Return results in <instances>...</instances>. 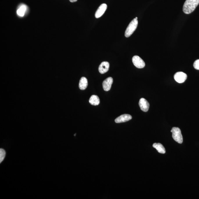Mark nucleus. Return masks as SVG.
<instances>
[{"label":"nucleus","instance_id":"f257e3e1","mask_svg":"<svg viewBox=\"0 0 199 199\" xmlns=\"http://www.w3.org/2000/svg\"><path fill=\"white\" fill-rule=\"evenodd\" d=\"M199 4V0H186L183 6V11L189 14L195 10Z\"/></svg>","mask_w":199,"mask_h":199},{"label":"nucleus","instance_id":"f03ea898","mask_svg":"<svg viewBox=\"0 0 199 199\" xmlns=\"http://www.w3.org/2000/svg\"><path fill=\"white\" fill-rule=\"evenodd\" d=\"M138 25V21L137 19H133L129 24L126 30L125 35L126 37H129L136 29Z\"/></svg>","mask_w":199,"mask_h":199},{"label":"nucleus","instance_id":"7ed1b4c3","mask_svg":"<svg viewBox=\"0 0 199 199\" xmlns=\"http://www.w3.org/2000/svg\"><path fill=\"white\" fill-rule=\"evenodd\" d=\"M171 132L172 133L173 139L179 144L183 142V138L180 129L178 127H173Z\"/></svg>","mask_w":199,"mask_h":199},{"label":"nucleus","instance_id":"20e7f679","mask_svg":"<svg viewBox=\"0 0 199 199\" xmlns=\"http://www.w3.org/2000/svg\"><path fill=\"white\" fill-rule=\"evenodd\" d=\"M133 64L137 68L139 69L144 68L145 64L144 61L138 56L135 55L132 59Z\"/></svg>","mask_w":199,"mask_h":199},{"label":"nucleus","instance_id":"39448f33","mask_svg":"<svg viewBox=\"0 0 199 199\" xmlns=\"http://www.w3.org/2000/svg\"><path fill=\"white\" fill-rule=\"evenodd\" d=\"M174 78L177 82L182 83L186 80L187 78V75L183 72H178L174 75Z\"/></svg>","mask_w":199,"mask_h":199},{"label":"nucleus","instance_id":"423d86ee","mask_svg":"<svg viewBox=\"0 0 199 199\" xmlns=\"http://www.w3.org/2000/svg\"><path fill=\"white\" fill-rule=\"evenodd\" d=\"M139 104V106L141 110L143 112H147L149 110L150 105H149V103L144 98H141Z\"/></svg>","mask_w":199,"mask_h":199},{"label":"nucleus","instance_id":"0eeeda50","mask_svg":"<svg viewBox=\"0 0 199 199\" xmlns=\"http://www.w3.org/2000/svg\"><path fill=\"white\" fill-rule=\"evenodd\" d=\"M107 5L106 4L103 3L99 7L98 9H97L96 12L95 16L96 18H99L101 17L105 13L107 9Z\"/></svg>","mask_w":199,"mask_h":199},{"label":"nucleus","instance_id":"6e6552de","mask_svg":"<svg viewBox=\"0 0 199 199\" xmlns=\"http://www.w3.org/2000/svg\"><path fill=\"white\" fill-rule=\"evenodd\" d=\"M132 119V117L131 115L128 114H124L116 118L115 119V121L116 123H124V122L129 121Z\"/></svg>","mask_w":199,"mask_h":199},{"label":"nucleus","instance_id":"1a4fd4ad","mask_svg":"<svg viewBox=\"0 0 199 199\" xmlns=\"http://www.w3.org/2000/svg\"><path fill=\"white\" fill-rule=\"evenodd\" d=\"M112 83L113 79L112 77L107 78L103 82V86L104 91H108L110 90Z\"/></svg>","mask_w":199,"mask_h":199},{"label":"nucleus","instance_id":"9d476101","mask_svg":"<svg viewBox=\"0 0 199 199\" xmlns=\"http://www.w3.org/2000/svg\"><path fill=\"white\" fill-rule=\"evenodd\" d=\"M109 67V63L107 62H103L99 67V72L101 74L105 73L108 72Z\"/></svg>","mask_w":199,"mask_h":199},{"label":"nucleus","instance_id":"9b49d317","mask_svg":"<svg viewBox=\"0 0 199 199\" xmlns=\"http://www.w3.org/2000/svg\"><path fill=\"white\" fill-rule=\"evenodd\" d=\"M88 86L87 80L85 77H83L81 78L79 83V87L81 90L86 89Z\"/></svg>","mask_w":199,"mask_h":199},{"label":"nucleus","instance_id":"f8f14e48","mask_svg":"<svg viewBox=\"0 0 199 199\" xmlns=\"http://www.w3.org/2000/svg\"><path fill=\"white\" fill-rule=\"evenodd\" d=\"M89 102L92 105H97L100 104V99L98 96L92 95L90 97Z\"/></svg>","mask_w":199,"mask_h":199},{"label":"nucleus","instance_id":"ddd939ff","mask_svg":"<svg viewBox=\"0 0 199 199\" xmlns=\"http://www.w3.org/2000/svg\"><path fill=\"white\" fill-rule=\"evenodd\" d=\"M153 146L155 148L159 153L164 154L166 153L165 148L161 144L154 143L153 145Z\"/></svg>","mask_w":199,"mask_h":199},{"label":"nucleus","instance_id":"4468645a","mask_svg":"<svg viewBox=\"0 0 199 199\" xmlns=\"http://www.w3.org/2000/svg\"><path fill=\"white\" fill-rule=\"evenodd\" d=\"M26 10V5H22L17 10V13L18 15L20 17H23L24 15Z\"/></svg>","mask_w":199,"mask_h":199},{"label":"nucleus","instance_id":"2eb2a0df","mask_svg":"<svg viewBox=\"0 0 199 199\" xmlns=\"http://www.w3.org/2000/svg\"><path fill=\"white\" fill-rule=\"evenodd\" d=\"M6 156V152L3 149L1 148L0 149V163L3 161Z\"/></svg>","mask_w":199,"mask_h":199},{"label":"nucleus","instance_id":"dca6fc26","mask_svg":"<svg viewBox=\"0 0 199 199\" xmlns=\"http://www.w3.org/2000/svg\"><path fill=\"white\" fill-rule=\"evenodd\" d=\"M193 66L196 69L199 70V60H196L193 63Z\"/></svg>","mask_w":199,"mask_h":199},{"label":"nucleus","instance_id":"f3484780","mask_svg":"<svg viewBox=\"0 0 199 199\" xmlns=\"http://www.w3.org/2000/svg\"><path fill=\"white\" fill-rule=\"evenodd\" d=\"M71 2H76L78 0H69Z\"/></svg>","mask_w":199,"mask_h":199},{"label":"nucleus","instance_id":"a211bd4d","mask_svg":"<svg viewBox=\"0 0 199 199\" xmlns=\"http://www.w3.org/2000/svg\"><path fill=\"white\" fill-rule=\"evenodd\" d=\"M135 18L137 19H138V17H136Z\"/></svg>","mask_w":199,"mask_h":199}]
</instances>
